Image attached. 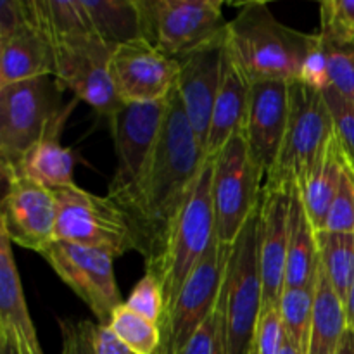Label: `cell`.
I'll return each mask as SVG.
<instances>
[{"label":"cell","mask_w":354,"mask_h":354,"mask_svg":"<svg viewBox=\"0 0 354 354\" xmlns=\"http://www.w3.org/2000/svg\"><path fill=\"white\" fill-rule=\"evenodd\" d=\"M207 158L187 118L178 90L166 99V116L151 162L123 211L133 223L145 263L159 254L168 230L196 185Z\"/></svg>","instance_id":"obj_1"},{"label":"cell","mask_w":354,"mask_h":354,"mask_svg":"<svg viewBox=\"0 0 354 354\" xmlns=\"http://www.w3.org/2000/svg\"><path fill=\"white\" fill-rule=\"evenodd\" d=\"M318 33H301L273 16L266 2L241 6L228 21L227 47L251 83L297 82Z\"/></svg>","instance_id":"obj_2"},{"label":"cell","mask_w":354,"mask_h":354,"mask_svg":"<svg viewBox=\"0 0 354 354\" xmlns=\"http://www.w3.org/2000/svg\"><path fill=\"white\" fill-rule=\"evenodd\" d=\"M216 239L213 207V158H207L196 185L168 230L159 254L145 263V272L158 277L165 294V317L180 290ZM162 324V322H161Z\"/></svg>","instance_id":"obj_3"},{"label":"cell","mask_w":354,"mask_h":354,"mask_svg":"<svg viewBox=\"0 0 354 354\" xmlns=\"http://www.w3.org/2000/svg\"><path fill=\"white\" fill-rule=\"evenodd\" d=\"M62 86L54 76L0 86V169L45 138H59L75 104H62Z\"/></svg>","instance_id":"obj_4"},{"label":"cell","mask_w":354,"mask_h":354,"mask_svg":"<svg viewBox=\"0 0 354 354\" xmlns=\"http://www.w3.org/2000/svg\"><path fill=\"white\" fill-rule=\"evenodd\" d=\"M258 209L230 245L218 311L223 354H251L263 311L258 256Z\"/></svg>","instance_id":"obj_5"},{"label":"cell","mask_w":354,"mask_h":354,"mask_svg":"<svg viewBox=\"0 0 354 354\" xmlns=\"http://www.w3.org/2000/svg\"><path fill=\"white\" fill-rule=\"evenodd\" d=\"M138 6L142 38L176 61L227 38L220 0H138Z\"/></svg>","instance_id":"obj_6"},{"label":"cell","mask_w":354,"mask_h":354,"mask_svg":"<svg viewBox=\"0 0 354 354\" xmlns=\"http://www.w3.org/2000/svg\"><path fill=\"white\" fill-rule=\"evenodd\" d=\"M54 194L59 207L55 241L99 249L114 259L138 251L130 216L111 197L97 196L76 183Z\"/></svg>","instance_id":"obj_7"},{"label":"cell","mask_w":354,"mask_h":354,"mask_svg":"<svg viewBox=\"0 0 354 354\" xmlns=\"http://www.w3.org/2000/svg\"><path fill=\"white\" fill-rule=\"evenodd\" d=\"M335 135V123L324 92L290 83V114L279 159L265 185L289 187L306 176ZM263 185V187H265Z\"/></svg>","instance_id":"obj_8"},{"label":"cell","mask_w":354,"mask_h":354,"mask_svg":"<svg viewBox=\"0 0 354 354\" xmlns=\"http://www.w3.org/2000/svg\"><path fill=\"white\" fill-rule=\"evenodd\" d=\"M265 176L249 156L244 133L237 131L213 158V207L216 237L232 245L261 201Z\"/></svg>","instance_id":"obj_9"},{"label":"cell","mask_w":354,"mask_h":354,"mask_svg":"<svg viewBox=\"0 0 354 354\" xmlns=\"http://www.w3.org/2000/svg\"><path fill=\"white\" fill-rule=\"evenodd\" d=\"M230 245L214 239L197 268L190 273L175 304L161 324V346L156 354H182L190 339L216 311L223 289Z\"/></svg>","instance_id":"obj_10"},{"label":"cell","mask_w":354,"mask_h":354,"mask_svg":"<svg viewBox=\"0 0 354 354\" xmlns=\"http://www.w3.org/2000/svg\"><path fill=\"white\" fill-rule=\"evenodd\" d=\"M166 116V100L161 102L123 104L113 116L116 171L109 182L107 197L123 206L140 183L161 135Z\"/></svg>","instance_id":"obj_11"},{"label":"cell","mask_w":354,"mask_h":354,"mask_svg":"<svg viewBox=\"0 0 354 354\" xmlns=\"http://www.w3.org/2000/svg\"><path fill=\"white\" fill-rule=\"evenodd\" d=\"M50 44L54 48V78L62 90H69L97 113L113 116L123 106L109 69L113 48L92 33Z\"/></svg>","instance_id":"obj_12"},{"label":"cell","mask_w":354,"mask_h":354,"mask_svg":"<svg viewBox=\"0 0 354 354\" xmlns=\"http://www.w3.org/2000/svg\"><path fill=\"white\" fill-rule=\"evenodd\" d=\"M41 258L90 308L97 324H109L116 308L123 304L113 256L99 249L54 241L41 252Z\"/></svg>","instance_id":"obj_13"},{"label":"cell","mask_w":354,"mask_h":354,"mask_svg":"<svg viewBox=\"0 0 354 354\" xmlns=\"http://www.w3.org/2000/svg\"><path fill=\"white\" fill-rule=\"evenodd\" d=\"M109 69L123 104L161 102L175 90L180 61L138 38L114 48Z\"/></svg>","instance_id":"obj_14"},{"label":"cell","mask_w":354,"mask_h":354,"mask_svg":"<svg viewBox=\"0 0 354 354\" xmlns=\"http://www.w3.org/2000/svg\"><path fill=\"white\" fill-rule=\"evenodd\" d=\"M3 183L0 230L12 244L41 254L55 241L59 207L54 190L16 175L3 176Z\"/></svg>","instance_id":"obj_15"},{"label":"cell","mask_w":354,"mask_h":354,"mask_svg":"<svg viewBox=\"0 0 354 354\" xmlns=\"http://www.w3.org/2000/svg\"><path fill=\"white\" fill-rule=\"evenodd\" d=\"M289 220L290 185L263 187L258 211V256L263 283V308L279 306L286 289Z\"/></svg>","instance_id":"obj_16"},{"label":"cell","mask_w":354,"mask_h":354,"mask_svg":"<svg viewBox=\"0 0 354 354\" xmlns=\"http://www.w3.org/2000/svg\"><path fill=\"white\" fill-rule=\"evenodd\" d=\"M290 114L289 82H258L251 86L248 116L242 133L249 156L263 176L279 159Z\"/></svg>","instance_id":"obj_17"},{"label":"cell","mask_w":354,"mask_h":354,"mask_svg":"<svg viewBox=\"0 0 354 354\" xmlns=\"http://www.w3.org/2000/svg\"><path fill=\"white\" fill-rule=\"evenodd\" d=\"M227 40V38H225ZM225 40L180 59L176 90L197 140L206 152L211 116L223 75Z\"/></svg>","instance_id":"obj_18"},{"label":"cell","mask_w":354,"mask_h":354,"mask_svg":"<svg viewBox=\"0 0 354 354\" xmlns=\"http://www.w3.org/2000/svg\"><path fill=\"white\" fill-rule=\"evenodd\" d=\"M251 80L244 73L225 40L223 50V75L220 90L211 116L209 135H207L206 158H216L227 142L244 127L245 116L251 99Z\"/></svg>","instance_id":"obj_19"},{"label":"cell","mask_w":354,"mask_h":354,"mask_svg":"<svg viewBox=\"0 0 354 354\" xmlns=\"http://www.w3.org/2000/svg\"><path fill=\"white\" fill-rule=\"evenodd\" d=\"M12 245L6 232L0 230V330L16 335L30 354H44L24 299Z\"/></svg>","instance_id":"obj_20"},{"label":"cell","mask_w":354,"mask_h":354,"mask_svg":"<svg viewBox=\"0 0 354 354\" xmlns=\"http://www.w3.org/2000/svg\"><path fill=\"white\" fill-rule=\"evenodd\" d=\"M54 48L37 26L0 40V86L54 76Z\"/></svg>","instance_id":"obj_21"},{"label":"cell","mask_w":354,"mask_h":354,"mask_svg":"<svg viewBox=\"0 0 354 354\" xmlns=\"http://www.w3.org/2000/svg\"><path fill=\"white\" fill-rule=\"evenodd\" d=\"M320 251L318 232L311 223L296 183L290 185L289 251H287L286 287H308L318 282Z\"/></svg>","instance_id":"obj_22"},{"label":"cell","mask_w":354,"mask_h":354,"mask_svg":"<svg viewBox=\"0 0 354 354\" xmlns=\"http://www.w3.org/2000/svg\"><path fill=\"white\" fill-rule=\"evenodd\" d=\"M76 161V152L61 145L59 138H45L28 149L12 168L3 169L2 176H21L48 190L66 189L75 185Z\"/></svg>","instance_id":"obj_23"},{"label":"cell","mask_w":354,"mask_h":354,"mask_svg":"<svg viewBox=\"0 0 354 354\" xmlns=\"http://www.w3.org/2000/svg\"><path fill=\"white\" fill-rule=\"evenodd\" d=\"M344 154L339 144L337 133L330 140L313 168L306 173L303 180L296 183L301 192L304 207L308 211L311 223L322 232L325 228L328 209L337 196L341 185L342 173H344Z\"/></svg>","instance_id":"obj_24"},{"label":"cell","mask_w":354,"mask_h":354,"mask_svg":"<svg viewBox=\"0 0 354 354\" xmlns=\"http://www.w3.org/2000/svg\"><path fill=\"white\" fill-rule=\"evenodd\" d=\"M92 33L107 45L116 48L142 38V14L138 0H82Z\"/></svg>","instance_id":"obj_25"},{"label":"cell","mask_w":354,"mask_h":354,"mask_svg":"<svg viewBox=\"0 0 354 354\" xmlns=\"http://www.w3.org/2000/svg\"><path fill=\"white\" fill-rule=\"evenodd\" d=\"M346 330H348V320H346L344 303L332 289L320 266L306 354H337Z\"/></svg>","instance_id":"obj_26"},{"label":"cell","mask_w":354,"mask_h":354,"mask_svg":"<svg viewBox=\"0 0 354 354\" xmlns=\"http://www.w3.org/2000/svg\"><path fill=\"white\" fill-rule=\"evenodd\" d=\"M318 251L322 272L344 303L354 282V234L318 232Z\"/></svg>","instance_id":"obj_27"},{"label":"cell","mask_w":354,"mask_h":354,"mask_svg":"<svg viewBox=\"0 0 354 354\" xmlns=\"http://www.w3.org/2000/svg\"><path fill=\"white\" fill-rule=\"evenodd\" d=\"M317 283L308 287H286L279 303L283 334L303 351V354H306L308 341H310Z\"/></svg>","instance_id":"obj_28"},{"label":"cell","mask_w":354,"mask_h":354,"mask_svg":"<svg viewBox=\"0 0 354 354\" xmlns=\"http://www.w3.org/2000/svg\"><path fill=\"white\" fill-rule=\"evenodd\" d=\"M107 327L130 349L131 354H156L161 346V327L121 304L111 317Z\"/></svg>","instance_id":"obj_29"},{"label":"cell","mask_w":354,"mask_h":354,"mask_svg":"<svg viewBox=\"0 0 354 354\" xmlns=\"http://www.w3.org/2000/svg\"><path fill=\"white\" fill-rule=\"evenodd\" d=\"M318 33L332 45H354V0H327L320 3Z\"/></svg>","instance_id":"obj_30"},{"label":"cell","mask_w":354,"mask_h":354,"mask_svg":"<svg viewBox=\"0 0 354 354\" xmlns=\"http://www.w3.org/2000/svg\"><path fill=\"white\" fill-rule=\"evenodd\" d=\"M324 230L335 232V234H354V173L348 162L344 165L341 185L328 209Z\"/></svg>","instance_id":"obj_31"},{"label":"cell","mask_w":354,"mask_h":354,"mask_svg":"<svg viewBox=\"0 0 354 354\" xmlns=\"http://www.w3.org/2000/svg\"><path fill=\"white\" fill-rule=\"evenodd\" d=\"M124 304L128 308H131L133 311H137L138 315H142V317H145L147 320L154 322V324H158L161 327V322L165 318L166 304L161 282L158 280V277L145 272V275L133 287V290H131V294L128 296Z\"/></svg>","instance_id":"obj_32"},{"label":"cell","mask_w":354,"mask_h":354,"mask_svg":"<svg viewBox=\"0 0 354 354\" xmlns=\"http://www.w3.org/2000/svg\"><path fill=\"white\" fill-rule=\"evenodd\" d=\"M324 97L334 116L335 133L344 152V159L354 173V106L332 86L325 90Z\"/></svg>","instance_id":"obj_33"},{"label":"cell","mask_w":354,"mask_h":354,"mask_svg":"<svg viewBox=\"0 0 354 354\" xmlns=\"http://www.w3.org/2000/svg\"><path fill=\"white\" fill-rule=\"evenodd\" d=\"M325 47L328 52L332 88L354 106V45H332L325 41Z\"/></svg>","instance_id":"obj_34"},{"label":"cell","mask_w":354,"mask_h":354,"mask_svg":"<svg viewBox=\"0 0 354 354\" xmlns=\"http://www.w3.org/2000/svg\"><path fill=\"white\" fill-rule=\"evenodd\" d=\"M283 325L279 306L263 308L254 337V354H279L283 342Z\"/></svg>","instance_id":"obj_35"},{"label":"cell","mask_w":354,"mask_h":354,"mask_svg":"<svg viewBox=\"0 0 354 354\" xmlns=\"http://www.w3.org/2000/svg\"><path fill=\"white\" fill-rule=\"evenodd\" d=\"M299 82L318 90V92H325L332 86L330 71H328V52L320 33H318L317 44H315V47L311 48L306 61H304Z\"/></svg>","instance_id":"obj_36"},{"label":"cell","mask_w":354,"mask_h":354,"mask_svg":"<svg viewBox=\"0 0 354 354\" xmlns=\"http://www.w3.org/2000/svg\"><path fill=\"white\" fill-rule=\"evenodd\" d=\"M33 6L31 0H2L0 2V40L33 26Z\"/></svg>","instance_id":"obj_37"},{"label":"cell","mask_w":354,"mask_h":354,"mask_svg":"<svg viewBox=\"0 0 354 354\" xmlns=\"http://www.w3.org/2000/svg\"><path fill=\"white\" fill-rule=\"evenodd\" d=\"M90 327H92L90 320L73 322L69 318H61L59 320L62 341L61 354H93Z\"/></svg>","instance_id":"obj_38"},{"label":"cell","mask_w":354,"mask_h":354,"mask_svg":"<svg viewBox=\"0 0 354 354\" xmlns=\"http://www.w3.org/2000/svg\"><path fill=\"white\" fill-rule=\"evenodd\" d=\"M90 339H92L93 354H131L130 349L114 335V332L107 325L92 322Z\"/></svg>","instance_id":"obj_39"},{"label":"cell","mask_w":354,"mask_h":354,"mask_svg":"<svg viewBox=\"0 0 354 354\" xmlns=\"http://www.w3.org/2000/svg\"><path fill=\"white\" fill-rule=\"evenodd\" d=\"M0 354H30L19 339L10 332L0 330Z\"/></svg>","instance_id":"obj_40"},{"label":"cell","mask_w":354,"mask_h":354,"mask_svg":"<svg viewBox=\"0 0 354 354\" xmlns=\"http://www.w3.org/2000/svg\"><path fill=\"white\" fill-rule=\"evenodd\" d=\"M344 310H346V320H348V328L354 332V282L349 289L348 297L344 301Z\"/></svg>","instance_id":"obj_41"},{"label":"cell","mask_w":354,"mask_h":354,"mask_svg":"<svg viewBox=\"0 0 354 354\" xmlns=\"http://www.w3.org/2000/svg\"><path fill=\"white\" fill-rule=\"evenodd\" d=\"M337 354H354V332L351 328H348L342 337L341 346H339Z\"/></svg>","instance_id":"obj_42"},{"label":"cell","mask_w":354,"mask_h":354,"mask_svg":"<svg viewBox=\"0 0 354 354\" xmlns=\"http://www.w3.org/2000/svg\"><path fill=\"white\" fill-rule=\"evenodd\" d=\"M279 354H303V351H301V349L297 348V346L294 344L289 337H286V335H283L282 349H280Z\"/></svg>","instance_id":"obj_43"},{"label":"cell","mask_w":354,"mask_h":354,"mask_svg":"<svg viewBox=\"0 0 354 354\" xmlns=\"http://www.w3.org/2000/svg\"><path fill=\"white\" fill-rule=\"evenodd\" d=\"M251 354H254V353H251Z\"/></svg>","instance_id":"obj_44"}]
</instances>
